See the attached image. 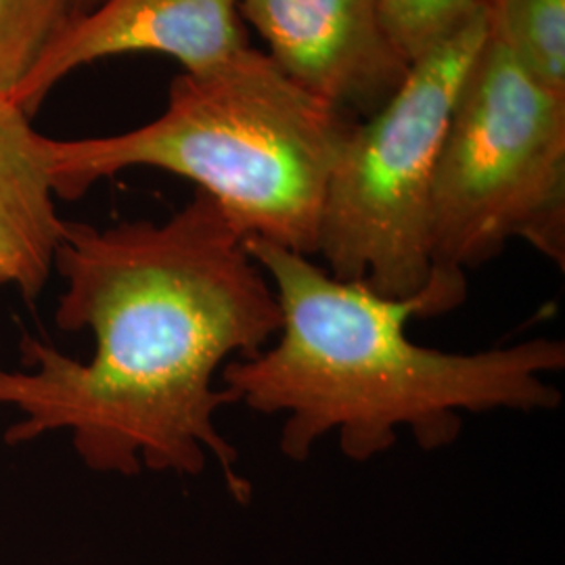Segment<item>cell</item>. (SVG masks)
I'll return each mask as SVG.
<instances>
[{"instance_id": "13", "label": "cell", "mask_w": 565, "mask_h": 565, "mask_svg": "<svg viewBox=\"0 0 565 565\" xmlns=\"http://www.w3.org/2000/svg\"><path fill=\"white\" fill-rule=\"evenodd\" d=\"M0 287H4V281H2V277H0Z\"/></svg>"}, {"instance_id": "3", "label": "cell", "mask_w": 565, "mask_h": 565, "mask_svg": "<svg viewBox=\"0 0 565 565\" xmlns=\"http://www.w3.org/2000/svg\"><path fill=\"white\" fill-rule=\"evenodd\" d=\"M350 126L249 44L210 70L179 74L162 114L142 126L51 139V181L57 200L76 202L126 170L170 172L218 203L245 239L312 258L324 189Z\"/></svg>"}, {"instance_id": "2", "label": "cell", "mask_w": 565, "mask_h": 565, "mask_svg": "<svg viewBox=\"0 0 565 565\" xmlns=\"http://www.w3.org/2000/svg\"><path fill=\"white\" fill-rule=\"evenodd\" d=\"M273 285L281 329L254 359L224 364L221 385L264 415H282L279 448L306 461L335 436L343 455L366 463L408 429L424 450L452 445L465 413L553 411L565 369L562 340L534 338L482 352H445L413 342L419 300H392L366 282L340 281L312 258L247 237Z\"/></svg>"}, {"instance_id": "8", "label": "cell", "mask_w": 565, "mask_h": 565, "mask_svg": "<svg viewBox=\"0 0 565 565\" xmlns=\"http://www.w3.org/2000/svg\"><path fill=\"white\" fill-rule=\"evenodd\" d=\"M51 137L11 99L0 97V277L28 306L55 273L65 221L51 181Z\"/></svg>"}, {"instance_id": "10", "label": "cell", "mask_w": 565, "mask_h": 565, "mask_svg": "<svg viewBox=\"0 0 565 565\" xmlns=\"http://www.w3.org/2000/svg\"><path fill=\"white\" fill-rule=\"evenodd\" d=\"M67 21L61 0H0V97L13 102Z\"/></svg>"}, {"instance_id": "5", "label": "cell", "mask_w": 565, "mask_h": 565, "mask_svg": "<svg viewBox=\"0 0 565 565\" xmlns=\"http://www.w3.org/2000/svg\"><path fill=\"white\" fill-rule=\"evenodd\" d=\"M488 9L411 63L403 84L352 124L331 168L317 231L324 270L392 300L419 298L431 275V198L440 149Z\"/></svg>"}, {"instance_id": "7", "label": "cell", "mask_w": 565, "mask_h": 565, "mask_svg": "<svg viewBox=\"0 0 565 565\" xmlns=\"http://www.w3.org/2000/svg\"><path fill=\"white\" fill-rule=\"evenodd\" d=\"M242 0H102L70 20L13 95L32 120L61 82L82 67L124 55H163L182 72H203L249 46Z\"/></svg>"}, {"instance_id": "9", "label": "cell", "mask_w": 565, "mask_h": 565, "mask_svg": "<svg viewBox=\"0 0 565 565\" xmlns=\"http://www.w3.org/2000/svg\"><path fill=\"white\" fill-rule=\"evenodd\" d=\"M492 39L545 88L565 97V0H488Z\"/></svg>"}, {"instance_id": "1", "label": "cell", "mask_w": 565, "mask_h": 565, "mask_svg": "<svg viewBox=\"0 0 565 565\" xmlns=\"http://www.w3.org/2000/svg\"><path fill=\"white\" fill-rule=\"evenodd\" d=\"M55 273L61 331H90L81 361L34 335L20 369L0 366V406L18 413L4 445L67 431L95 473L202 476L214 463L245 503L252 484L216 415L235 396L224 364L277 338L281 308L263 266L202 191L166 221H65Z\"/></svg>"}, {"instance_id": "11", "label": "cell", "mask_w": 565, "mask_h": 565, "mask_svg": "<svg viewBox=\"0 0 565 565\" xmlns=\"http://www.w3.org/2000/svg\"><path fill=\"white\" fill-rule=\"evenodd\" d=\"M384 20L408 63L450 39L488 9V0H382Z\"/></svg>"}, {"instance_id": "6", "label": "cell", "mask_w": 565, "mask_h": 565, "mask_svg": "<svg viewBox=\"0 0 565 565\" xmlns=\"http://www.w3.org/2000/svg\"><path fill=\"white\" fill-rule=\"evenodd\" d=\"M239 11L282 74L342 114H373L411 70L382 0H242Z\"/></svg>"}, {"instance_id": "4", "label": "cell", "mask_w": 565, "mask_h": 565, "mask_svg": "<svg viewBox=\"0 0 565 565\" xmlns=\"http://www.w3.org/2000/svg\"><path fill=\"white\" fill-rule=\"evenodd\" d=\"M520 239L565 268V97L492 34L446 128L431 198V275L419 319L459 308L467 270Z\"/></svg>"}, {"instance_id": "12", "label": "cell", "mask_w": 565, "mask_h": 565, "mask_svg": "<svg viewBox=\"0 0 565 565\" xmlns=\"http://www.w3.org/2000/svg\"><path fill=\"white\" fill-rule=\"evenodd\" d=\"M70 13V20H76L84 13H88L90 9H95L102 0H61Z\"/></svg>"}]
</instances>
